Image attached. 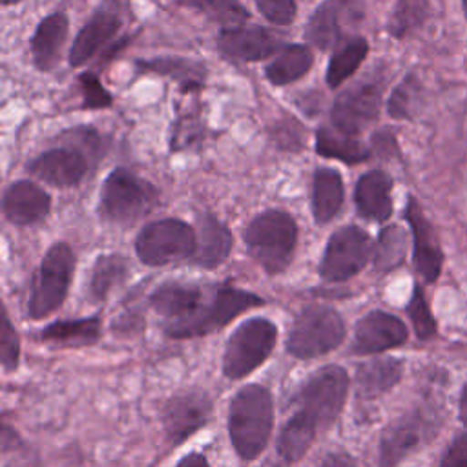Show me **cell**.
Wrapping results in <instances>:
<instances>
[{
  "label": "cell",
  "instance_id": "38",
  "mask_svg": "<svg viewBox=\"0 0 467 467\" xmlns=\"http://www.w3.org/2000/svg\"><path fill=\"white\" fill-rule=\"evenodd\" d=\"M407 316L412 323V328L418 336V339L421 341H427L431 337L436 336V319L431 312V306L427 303V297H425V292L420 285H414L412 288V294H410V299L407 303Z\"/></svg>",
  "mask_w": 467,
  "mask_h": 467
},
{
  "label": "cell",
  "instance_id": "9",
  "mask_svg": "<svg viewBox=\"0 0 467 467\" xmlns=\"http://www.w3.org/2000/svg\"><path fill=\"white\" fill-rule=\"evenodd\" d=\"M195 250V228L177 217L151 221L135 237V254L146 266L192 261Z\"/></svg>",
  "mask_w": 467,
  "mask_h": 467
},
{
  "label": "cell",
  "instance_id": "14",
  "mask_svg": "<svg viewBox=\"0 0 467 467\" xmlns=\"http://www.w3.org/2000/svg\"><path fill=\"white\" fill-rule=\"evenodd\" d=\"M91 159L75 144L49 148L27 162V171L57 188L77 186L88 173Z\"/></svg>",
  "mask_w": 467,
  "mask_h": 467
},
{
  "label": "cell",
  "instance_id": "31",
  "mask_svg": "<svg viewBox=\"0 0 467 467\" xmlns=\"http://www.w3.org/2000/svg\"><path fill=\"white\" fill-rule=\"evenodd\" d=\"M316 153L327 159H337L345 164H359L370 159L372 150L354 137H347L323 126L316 131Z\"/></svg>",
  "mask_w": 467,
  "mask_h": 467
},
{
  "label": "cell",
  "instance_id": "3",
  "mask_svg": "<svg viewBox=\"0 0 467 467\" xmlns=\"http://www.w3.org/2000/svg\"><path fill=\"white\" fill-rule=\"evenodd\" d=\"M265 305V299L250 290L232 285L206 286L193 312L181 323L162 330L171 339H193L221 330L243 312Z\"/></svg>",
  "mask_w": 467,
  "mask_h": 467
},
{
  "label": "cell",
  "instance_id": "48",
  "mask_svg": "<svg viewBox=\"0 0 467 467\" xmlns=\"http://www.w3.org/2000/svg\"><path fill=\"white\" fill-rule=\"evenodd\" d=\"M297 106L303 109V113L316 115L317 109H319V93H316V91L301 93V99L297 100Z\"/></svg>",
  "mask_w": 467,
  "mask_h": 467
},
{
  "label": "cell",
  "instance_id": "32",
  "mask_svg": "<svg viewBox=\"0 0 467 467\" xmlns=\"http://www.w3.org/2000/svg\"><path fill=\"white\" fill-rule=\"evenodd\" d=\"M316 438H317V432L312 427L288 416L283 427L279 429L275 451L283 462L296 463L310 451Z\"/></svg>",
  "mask_w": 467,
  "mask_h": 467
},
{
  "label": "cell",
  "instance_id": "30",
  "mask_svg": "<svg viewBox=\"0 0 467 467\" xmlns=\"http://www.w3.org/2000/svg\"><path fill=\"white\" fill-rule=\"evenodd\" d=\"M368 55V42L363 36L347 38L330 57L325 80L330 89L339 88L348 77H352Z\"/></svg>",
  "mask_w": 467,
  "mask_h": 467
},
{
  "label": "cell",
  "instance_id": "51",
  "mask_svg": "<svg viewBox=\"0 0 467 467\" xmlns=\"http://www.w3.org/2000/svg\"><path fill=\"white\" fill-rule=\"evenodd\" d=\"M0 2H2V5H13V4H18L22 0H0Z\"/></svg>",
  "mask_w": 467,
  "mask_h": 467
},
{
  "label": "cell",
  "instance_id": "49",
  "mask_svg": "<svg viewBox=\"0 0 467 467\" xmlns=\"http://www.w3.org/2000/svg\"><path fill=\"white\" fill-rule=\"evenodd\" d=\"M460 410H458V416H460V421L467 427V383L463 385L462 389V394H460V403H458Z\"/></svg>",
  "mask_w": 467,
  "mask_h": 467
},
{
  "label": "cell",
  "instance_id": "22",
  "mask_svg": "<svg viewBox=\"0 0 467 467\" xmlns=\"http://www.w3.org/2000/svg\"><path fill=\"white\" fill-rule=\"evenodd\" d=\"M392 177L383 170L365 171L354 186L358 215L367 221L385 223L392 215Z\"/></svg>",
  "mask_w": 467,
  "mask_h": 467
},
{
  "label": "cell",
  "instance_id": "43",
  "mask_svg": "<svg viewBox=\"0 0 467 467\" xmlns=\"http://www.w3.org/2000/svg\"><path fill=\"white\" fill-rule=\"evenodd\" d=\"M440 467H467V434H458L445 449Z\"/></svg>",
  "mask_w": 467,
  "mask_h": 467
},
{
  "label": "cell",
  "instance_id": "4",
  "mask_svg": "<svg viewBox=\"0 0 467 467\" xmlns=\"http://www.w3.org/2000/svg\"><path fill=\"white\" fill-rule=\"evenodd\" d=\"M250 257L268 274H283L296 254V219L279 208H270L255 215L243 234Z\"/></svg>",
  "mask_w": 467,
  "mask_h": 467
},
{
  "label": "cell",
  "instance_id": "6",
  "mask_svg": "<svg viewBox=\"0 0 467 467\" xmlns=\"http://www.w3.org/2000/svg\"><path fill=\"white\" fill-rule=\"evenodd\" d=\"M159 201V190L128 168H115L102 182L99 215L111 223L128 226L151 212Z\"/></svg>",
  "mask_w": 467,
  "mask_h": 467
},
{
  "label": "cell",
  "instance_id": "5",
  "mask_svg": "<svg viewBox=\"0 0 467 467\" xmlns=\"http://www.w3.org/2000/svg\"><path fill=\"white\" fill-rule=\"evenodd\" d=\"M345 337L347 325L336 308L327 305H306L296 314L285 348L288 356L308 361L339 348Z\"/></svg>",
  "mask_w": 467,
  "mask_h": 467
},
{
  "label": "cell",
  "instance_id": "18",
  "mask_svg": "<svg viewBox=\"0 0 467 467\" xmlns=\"http://www.w3.org/2000/svg\"><path fill=\"white\" fill-rule=\"evenodd\" d=\"M361 15L358 0H325L310 15L305 26V38L317 49L328 51L343 38L347 20H356Z\"/></svg>",
  "mask_w": 467,
  "mask_h": 467
},
{
  "label": "cell",
  "instance_id": "41",
  "mask_svg": "<svg viewBox=\"0 0 467 467\" xmlns=\"http://www.w3.org/2000/svg\"><path fill=\"white\" fill-rule=\"evenodd\" d=\"M66 135H69V139H64V140L78 146L91 159V162H97L104 157L106 148H108V140L95 128L78 126V128L69 130Z\"/></svg>",
  "mask_w": 467,
  "mask_h": 467
},
{
  "label": "cell",
  "instance_id": "40",
  "mask_svg": "<svg viewBox=\"0 0 467 467\" xmlns=\"http://www.w3.org/2000/svg\"><path fill=\"white\" fill-rule=\"evenodd\" d=\"M78 86L82 93V108L84 109H106L113 104L111 93L102 86L100 78L91 73L84 71L78 75Z\"/></svg>",
  "mask_w": 467,
  "mask_h": 467
},
{
  "label": "cell",
  "instance_id": "35",
  "mask_svg": "<svg viewBox=\"0 0 467 467\" xmlns=\"http://www.w3.org/2000/svg\"><path fill=\"white\" fill-rule=\"evenodd\" d=\"M204 137H206V126L199 113L195 111L179 113L171 124V133L168 142L170 151L171 153L197 151L201 150Z\"/></svg>",
  "mask_w": 467,
  "mask_h": 467
},
{
  "label": "cell",
  "instance_id": "47",
  "mask_svg": "<svg viewBox=\"0 0 467 467\" xmlns=\"http://www.w3.org/2000/svg\"><path fill=\"white\" fill-rule=\"evenodd\" d=\"M175 467H212V463L208 462L206 454L199 452V451H193V452H188L186 456H182Z\"/></svg>",
  "mask_w": 467,
  "mask_h": 467
},
{
  "label": "cell",
  "instance_id": "21",
  "mask_svg": "<svg viewBox=\"0 0 467 467\" xmlns=\"http://www.w3.org/2000/svg\"><path fill=\"white\" fill-rule=\"evenodd\" d=\"M234 237L230 228L210 212L197 213V250L192 257V265L213 270L221 266L232 252Z\"/></svg>",
  "mask_w": 467,
  "mask_h": 467
},
{
  "label": "cell",
  "instance_id": "50",
  "mask_svg": "<svg viewBox=\"0 0 467 467\" xmlns=\"http://www.w3.org/2000/svg\"><path fill=\"white\" fill-rule=\"evenodd\" d=\"M130 2H131V0H102L104 5H108V7L115 9V11H119L120 15L130 9Z\"/></svg>",
  "mask_w": 467,
  "mask_h": 467
},
{
  "label": "cell",
  "instance_id": "44",
  "mask_svg": "<svg viewBox=\"0 0 467 467\" xmlns=\"http://www.w3.org/2000/svg\"><path fill=\"white\" fill-rule=\"evenodd\" d=\"M283 128L286 130L285 133L283 131H275V140L281 148L285 150H299L303 148V126L294 120V119H286V120H281Z\"/></svg>",
  "mask_w": 467,
  "mask_h": 467
},
{
  "label": "cell",
  "instance_id": "29",
  "mask_svg": "<svg viewBox=\"0 0 467 467\" xmlns=\"http://www.w3.org/2000/svg\"><path fill=\"white\" fill-rule=\"evenodd\" d=\"M314 64V53L305 44H288L265 66V77L274 86H288L305 77Z\"/></svg>",
  "mask_w": 467,
  "mask_h": 467
},
{
  "label": "cell",
  "instance_id": "1",
  "mask_svg": "<svg viewBox=\"0 0 467 467\" xmlns=\"http://www.w3.org/2000/svg\"><path fill=\"white\" fill-rule=\"evenodd\" d=\"M228 436L235 454L244 462L257 460L274 431V398L268 387L248 383L228 403Z\"/></svg>",
  "mask_w": 467,
  "mask_h": 467
},
{
  "label": "cell",
  "instance_id": "26",
  "mask_svg": "<svg viewBox=\"0 0 467 467\" xmlns=\"http://www.w3.org/2000/svg\"><path fill=\"white\" fill-rule=\"evenodd\" d=\"M102 337V319L99 316L57 319L38 330V339L55 347L82 348L97 345Z\"/></svg>",
  "mask_w": 467,
  "mask_h": 467
},
{
  "label": "cell",
  "instance_id": "28",
  "mask_svg": "<svg viewBox=\"0 0 467 467\" xmlns=\"http://www.w3.org/2000/svg\"><path fill=\"white\" fill-rule=\"evenodd\" d=\"M130 274V259L122 254H100L86 283V294L91 303H102L108 299L109 292L126 281Z\"/></svg>",
  "mask_w": 467,
  "mask_h": 467
},
{
  "label": "cell",
  "instance_id": "33",
  "mask_svg": "<svg viewBox=\"0 0 467 467\" xmlns=\"http://www.w3.org/2000/svg\"><path fill=\"white\" fill-rule=\"evenodd\" d=\"M407 254V234L400 224H389L378 234L374 244L372 265L379 274H387L398 268Z\"/></svg>",
  "mask_w": 467,
  "mask_h": 467
},
{
  "label": "cell",
  "instance_id": "11",
  "mask_svg": "<svg viewBox=\"0 0 467 467\" xmlns=\"http://www.w3.org/2000/svg\"><path fill=\"white\" fill-rule=\"evenodd\" d=\"M370 235L358 224L337 228L327 241L319 261V277L327 283H343L358 275L372 259Z\"/></svg>",
  "mask_w": 467,
  "mask_h": 467
},
{
  "label": "cell",
  "instance_id": "20",
  "mask_svg": "<svg viewBox=\"0 0 467 467\" xmlns=\"http://www.w3.org/2000/svg\"><path fill=\"white\" fill-rule=\"evenodd\" d=\"M51 210L49 193L33 181L11 182L2 197L4 217L16 226H31L47 217Z\"/></svg>",
  "mask_w": 467,
  "mask_h": 467
},
{
  "label": "cell",
  "instance_id": "10",
  "mask_svg": "<svg viewBox=\"0 0 467 467\" xmlns=\"http://www.w3.org/2000/svg\"><path fill=\"white\" fill-rule=\"evenodd\" d=\"M385 77L378 71L356 80L350 88L343 89L330 109V120L336 131L347 137H358L370 126L381 108Z\"/></svg>",
  "mask_w": 467,
  "mask_h": 467
},
{
  "label": "cell",
  "instance_id": "15",
  "mask_svg": "<svg viewBox=\"0 0 467 467\" xmlns=\"http://www.w3.org/2000/svg\"><path fill=\"white\" fill-rule=\"evenodd\" d=\"M219 53L232 62H259L283 49L281 38L266 27L243 24L223 27L217 35Z\"/></svg>",
  "mask_w": 467,
  "mask_h": 467
},
{
  "label": "cell",
  "instance_id": "27",
  "mask_svg": "<svg viewBox=\"0 0 467 467\" xmlns=\"http://www.w3.org/2000/svg\"><path fill=\"white\" fill-rule=\"evenodd\" d=\"M345 201L343 177L334 168H316L312 179L310 208L317 224L330 223L341 210Z\"/></svg>",
  "mask_w": 467,
  "mask_h": 467
},
{
  "label": "cell",
  "instance_id": "36",
  "mask_svg": "<svg viewBox=\"0 0 467 467\" xmlns=\"http://www.w3.org/2000/svg\"><path fill=\"white\" fill-rule=\"evenodd\" d=\"M427 15L429 0H396L387 29L394 38H405L423 26Z\"/></svg>",
  "mask_w": 467,
  "mask_h": 467
},
{
  "label": "cell",
  "instance_id": "13",
  "mask_svg": "<svg viewBox=\"0 0 467 467\" xmlns=\"http://www.w3.org/2000/svg\"><path fill=\"white\" fill-rule=\"evenodd\" d=\"M434 421L423 410H410L381 432L378 445V467H398L412 454L429 436H432Z\"/></svg>",
  "mask_w": 467,
  "mask_h": 467
},
{
  "label": "cell",
  "instance_id": "12",
  "mask_svg": "<svg viewBox=\"0 0 467 467\" xmlns=\"http://www.w3.org/2000/svg\"><path fill=\"white\" fill-rule=\"evenodd\" d=\"M213 414V401L202 389H186L171 394L161 409V423L166 440L181 445L197 431L208 425Z\"/></svg>",
  "mask_w": 467,
  "mask_h": 467
},
{
  "label": "cell",
  "instance_id": "24",
  "mask_svg": "<svg viewBox=\"0 0 467 467\" xmlns=\"http://www.w3.org/2000/svg\"><path fill=\"white\" fill-rule=\"evenodd\" d=\"M135 69L139 73H155L168 77L179 84L182 93H195L204 88L208 69L206 64L186 58V57H153V58H137Z\"/></svg>",
  "mask_w": 467,
  "mask_h": 467
},
{
  "label": "cell",
  "instance_id": "17",
  "mask_svg": "<svg viewBox=\"0 0 467 467\" xmlns=\"http://www.w3.org/2000/svg\"><path fill=\"white\" fill-rule=\"evenodd\" d=\"M405 219L412 234L414 266L425 283H434L443 266V250L432 224L427 221L420 202L412 195H409L405 204Z\"/></svg>",
  "mask_w": 467,
  "mask_h": 467
},
{
  "label": "cell",
  "instance_id": "2",
  "mask_svg": "<svg viewBox=\"0 0 467 467\" xmlns=\"http://www.w3.org/2000/svg\"><path fill=\"white\" fill-rule=\"evenodd\" d=\"M350 389L345 367L330 363L308 374L292 394V418L306 423L317 434L334 427L339 420Z\"/></svg>",
  "mask_w": 467,
  "mask_h": 467
},
{
  "label": "cell",
  "instance_id": "39",
  "mask_svg": "<svg viewBox=\"0 0 467 467\" xmlns=\"http://www.w3.org/2000/svg\"><path fill=\"white\" fill-rule=\"evenodd\" d=\"M20 336L9 319V314L5 306L2 305V316H0V365L4 372H15L20 365Z\"/></svg>",
  "mask_w": 467,
  "mask_h": 467
},
{
  "label": "cell",
  "instance_id": "34",
  "mask_svg": "<svg viewBox=\"0 0 467 467\" xmlns=\"http://www.w3.org/2000/svg\"><path fill=\"white\" fill-rule=\"evenodd\" d=\"M175 4L193 9L223 27L243 26L250 18V11L239 0H175Z\"/></svg>",
  "mask_w": 467,
  "mask_h": 467
},
{
  "label": "cell",
  "instance_id": "25",
  "mask_svg": "<svg viewBox=\"0 0 467 467\" xmlns=\"http://www.w3.org/2000/svg\"><path fill=\"white\" fill-rule=\"evenodd\" d=\"M403 376V359L392 356L372 358L356 367V394L363 400H374L394 389Z\"/></svg>",
  "mask_w": 467,
  "mask_h": 467
},
{
  "label": "cell",
  "instance_id": "37",
  "mask_svg": "<svg viewBox=\"0 0 467 467\" xmlns=\"http://www.w3.org/2000/svg\"><path fill=\"white\" fill-rule=\"evenodd\" d=\"M423 99L421 84L416 75L409 73L390 93L387 100V113L396 120L412 119Z\"/></svg>",
  "mask_w": 467,
  "mask_h": 467
},
{
  "label": "cell",
  "instance_id": "42",
  "mask_svg": "<svg viewBox=\"0 0 467 467\" xmlns=\"http://www.w3.org/2000/svg\"><path fill=\"white\" fill-rule=\"evenodd\" d=\"M259 13L275 26H290L297 16L296 0H254Z\"/></svg>",
  "mask_w": 467,
  "mask_h": 467
},
{
  "label": "cell",
  "instance_id": "23",
  "mask_svg": "<svg viewBox=\"0 0 467 467\" xmlns=\"http://www.w3.org/2000/svg\"><path fill=\"white\" fill-rule=\"evenodd\" d=\"M67 31L69 18L64 11H55L38 22L29 42L31 58L38 71L55 69L67 38Z\"/></svg>",
  "mask_w": 467,
  "mask_h": 467
},
{
  "label": "cell",
  "instance_id": "19",
  "mask_svg": "<svg viewBox=\"0 0 467 467\" xmlns=\"http://www.w3.org/2000/svg\"><path fill=\"white\" fill-rule=\"evenodd\" d=\"M120 26L122 15L100 4L77 33L67 55L69 66L78 67L93 58L119 33Z\"/></svg>",
  "mask_w": 467,
  "mask_h": 467
},
{
  "label": "cell",
  "instance_id": "52",
  "mask_svg": "<svg viewBox=\"0 0 467 467\" xmlns=\"http://www.w3.org/2000/svg\"><path fill=\"white\" fill-rule=\"evenodd\" d=\"M462 7H463V15L467 18V0H462Z\"/></svg>",
  "mask_w": 467,
  "mask_h": 467
},
{
  "label": "cell",
  "instance_id": "16",
  "mask_svg": "<svg viewBox=\"0 0 467 467\" xmlns=\"http://www.w3.org/2000/svg\"><path fill=\"white\" fill-rule=\"evenodd\" d=\"M407 336V327L398 316L385 310H370L356 321L350 352L358 356L381 354L401 347Z\"/></svg>",
  "mask_w": 467,
  "mask_h": 467
},
{
  "label": "cell",
  "instance_id": "45",
  "mask_svg": "<svg viewBox=\"0 0 467 467\" xmlns=\"http://www.w3.org/2000/svg\"><path fill=\"white\" fill-rule=\"evenodd\" d=\"M372 151L383 159H389V157H394L398 155V144H396V137L387 131V130H381V131H376L372 135Z\"/></svg>",
  "mask_w": 467,
  "mask_h": 467
},
{
  "label": "cell",
  "instance_id": "8",
  "mask_svg": "<svg viewBox=\"0 0 467 467\" xmlns=\"http://www.w3.org/2000/svg\"><path fill=\"white\" fill-rule=\"evenodd\" d=\"M277 343V325L263 316H254L239 323L230 334L221 370L228 379H243L255 372L274 352Z\"/></svg>",
  "mask_w": 467,
  "mask_h": 467
},
{
  "label": "cell",
  "instance_id": "7",
  "mask_svg": "<svg viewBox=\"0 0 467 467\" xmlns=\"http://www.w3.org/2000/svg\"><path fill=\"white\" fill-rule=\"evenodd\" d=\"M75 266L77 257L67 243L57 241L46 250L27 297L26 314L29 319H44L64 305Z\"/></svg>",
  "mask_w": 467,
  "mask_h": 467
},
{
  "label": "cell",
  "instance_id": "46",
  "mask_svg": "<svg viewBox=\"0 0 467 467\" xmlns=\"http://www.w3.org/2000/svg\"><path fill=\"white\" fill-rule=\"evenodd\" d=\"M317 467H358V462L350 452L343 449H336V451H328L319 460Z\"/></svg>",
  "mask_w": 467,
  "mask_h": 467
}]
</instances>
